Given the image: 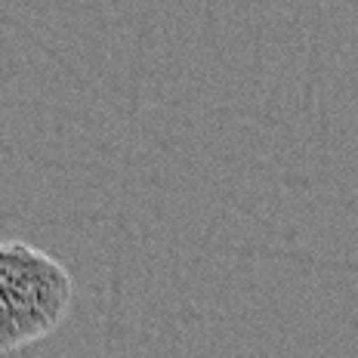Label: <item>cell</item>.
Here are the masks:
<instances>
[{
    "label": "cell",
    "mask_w": 358,
    "mask_h": 358,
    "mask_svg": "<svg viewBox=\"0 0 358 358\" xmlns=\"http://www.w3.org/2000/svg\"><path fill=\"white\" fill-rule=\"evenodd\" d=\"M74 306V278L25 241H0V352L50 337Z\"/></svg>",
    "instance_id": "obj_1"
}]
</instances>
